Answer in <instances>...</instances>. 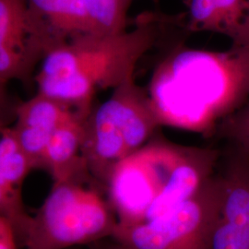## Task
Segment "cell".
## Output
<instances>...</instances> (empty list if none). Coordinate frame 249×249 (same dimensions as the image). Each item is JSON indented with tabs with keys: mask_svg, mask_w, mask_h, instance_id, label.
<instances>
[{
	"mask_svg": "<svg viewBox=\"0 0 249 249\" xmlns=\"http://www.w3.org/2000/svg\"><path fill=\"white\" fill-rule=\"evenodd\" d=\"M215 137L227 144L249 151V101L233 115L219 124Z\"/></svg>",
	"mask_w": 249,
	"mask_h": 249,
	"instance_id": "16",
	"label": "cell"
},
{
	"mask_svg": "<svg viewBox=\"0 0 249 249\" xmlns=\"http://www.w3.org/2000/svg\"></svg>",
	"mask_w": 249,
	"mask_h": 249,
	"instance_id": "21",
	"label": "cell"
},
{
	"mask_svg": "<svg viewBox=\"0 0 249 249\" xmlns=\"http://www.w3.org/2000/svg\"><path fill=\"white\" fill-rule=\"evenodd\" d=\"M160 127L146 88L135 76L92 107L84 121L82 157L92 177L106 187L110 172L120 160L147 142Z\"/></svg>",
	"mask_w": 249,
	"mask_h": 249,
	"instance_id": "5",
	"label": "cell"
},
{
	"mask_svg": "<svg viewBox=\"0 0 249 249\" xmlns=\"http://www.w3.org/2000/svg\"><path fill=\"white\" fill-rule=\"evenodd\" d=\"M216 176L220 198L208 249H249V151L227 144Z\"/></svg>",
	"mask_w": 249,
	"mask_h": 249,
	"instance_id": "8",
	"label": "cell"
},
{
	"mask_svg": "<svg viewBox=\"0 0 249 249\" xmlns=\"http://www.w3.org/2000/svg\"><path fill=\"white\" fill-rule=\"evenodd\" d=\"M248 1H249V0H248Z\"/></svg>",
	"mask_w": 249,
	"mask_h": 249,
	"instance_id": "22",
	"label": "cell"
},
{
	"mask_svg": "<svg viewBox=\"0 0 249 249\" xmlns=\"http://www.w3.org/2000/svg\"><path fill=\"white\" fill-rule=\"evenodd\" d=\"M146 89L160 126L213 137L249 101V46L178 47L156 66Z\"/></svg>",
	"mask_w": 249,
	"mask_h": 249,
	"instance_id": "1",
	"label": "cell"
},
{
	"mask_svg": "<svg viewBox=\"0 0 249 249\" xmlns=\"http://www.w3.org/2000/svg\"><path fill=\"white\" fill-rule=\"evenodd\" d=\"M5 126H7V125L3 123V121H2L1 118H0V131H1Z\"/></svg>",
	"mask_w": 249,
	"mask_h": 249,
	"instance_id": "19",
	"label": "cell"
},
{
	"mask_svg": "<svg viewBox=\"0 0 249 249\" xmlns=\"http://www.w3.org/2000/svg\"><path fill=\"white\" fill-rule=\"evenodd\" d=\"M221 155L217 148L181 145L153 135L107 178L116 228L151 222L196 195L213 177Z\"/></svg>",
	"mask_w": 249,
	"mask_h": 249,
	"instance_id": "2",
	"label": "cell"
},
{
	"mask_svg": "<svg viewBox=\"0 0 249 249\" xmlns=\"http://www.w3.org/2000/svg\"><path fill=\"white\" fill-rule=\"evenodd\" d=\"M0 249H21L13 224L0 216Z\"/></svg>",
	"mask_w": 249,
	"mask_h": 249,
	"instance_id": "17",
	"label": "cell"
},
{
	"mask_svg": "<svg viewBox=\"0 0 249 249\" xmlns=\"http://www.w3.org/2000/svg\"><path fill=\"white\" fill-rule=\"evenodd\" d=\"M88 248L89 249H130L112 237L99 241L90 245Z\"/></svg>",
	"mask_w": 249,
	"mask_h": 249,
	"instance_id": "18",
	"label": "cell"
},
{
	"mask_svg": "<svg viewBox=\"0 0 249 249\" xmlns=\"http://www.w3.org/2000/svg\"><path fill=\"white\" fill-rule=\"evenodd\" d=\"M116 214L104 185L89 172L53 181L45 201L30 215L21 249H73L110 238Z\"/></svg>",
	"mask_w": 249,
	"mask_h": 249,
	"instance_id": "4",
	"label": "cell"
},
{
	"mask_svg": "<svg viewBox=\"0 0 249 249\" xmlns=\"http://www.w3.org/2000/svg\"><path fill=\"white\" fill-rule=\"evenodd\" d=\"M57 45L52 32L32 15L28 0H0V85L30 79Z\"/></svg>",
	"mask_w": 249,
	"mask_h": 249,
	"instance_id": "7",
	"label": "cell"
},
{
	"mask_svg": "<svg viewBox=\"0 0 249 249\" xmlns=\"http://www.w3.org/2000/svg\"><path fill=\"white\" fill-rule=\"evenodd\" d=\"M124 1L126 3V4H127V5H128V4H129V2H130L131 0H124Z\"/></svg>",
	"mask_w": 249,
	"mask_h": 249,
	"instance_id": "20",
	"label": "cell"
},
{
	"mask_svg": "<svg viewBox=\"0 0 249 249\" xmlns=\"http://www.w3.org/2000/svg\"><path fill=\"white\" fill-rule=\"evenodd\" d=\"M94 34L122 33L127 26V7L124 0H84Z\"/></svg>",
	"mask_w": 249,
	"mask_h": 249,
	"instance_id": "12",
	"label": "cell"
},
{
	"mask_svg": "<svg viewBox=\"0 0 249 249\" xmlns=\"http://www.w3.org/2000/svg\"><path fill=\"white\" fill-rule=\"evenodd\" d=\"M12 126L18 142L32 160L35 169L41 166L46 145L54 129L81 115L73 107L37 91L16 109Z\"/></svg>",
	"mask_w": 249,
	"mask_h": 249,
	"instance_id": "9",
	"label": "cell"
},
{
	"mask_svg": "<svg viewBox=\"0 0 249 249\" xmlns=\"http://www.w3.org/2000/svg\"><path fill=\"white\" fill-rule=\"evenodd\" d=\"M187 4L189 30L226 36L224 20L212 0H187Z\"/></svg>",
	"mask_w": 249,
	"mask_h": 249,
	"instance_id": "14",
	"label": "cell"
},
{
	"mask_svg": "<svg viewBox=\"0 0 249 249\" xmlns=\"http://www.w3.org/2000/svg\"><path fill=\"white\" fill-rule=\"evenodd\" d=\"M49 26L59 44L94 34L84 0H53Z\"/></svg>",
	"mask_w": 249,
	"mask_h": 249,
	"instance_id": "11",
	"label": "cell"
},
{
	"mask_svg": "<svg viewBox=\"0 0 249 249\" xmlns=\"http://www.w3.org/2000/svg\"><path fill=\"white\" fill-rule=\"evenodd\" d=\"M222 15L226 36L231 45L249 46V2L248 0H212Z\"/></svg>",
	"mask_w": 249,
	"mask_h": 249,
	"instance_id": "13",
	"label": "cell"
},
{
	"mask_svg": "<svg viewBox=\"0 0 249 249\" xmlns=\"http://www.w3.org/2000/svg\"><path fill=\"white\" fill-rule=\"evenodd\" d=\"M219 198L215 170L203 187L187 201L149 223L116 228L112 238L130 249H208Z\"/></svg>",
	"mask_w": 249,
	"mask_h": 249,
	"instance_id": "6",
	"label": "cell"
},
{
	"mask_svg": "<svg viewBox=\"0 0 249 249\" xmlns=\"http://www.w3.org/2000/svg\"><path fill=\"white\" fill-rule=\"evenodd\" d=\"M163 18L146 13L130 31L88 34L55 45L36 73L37 91L87 116L101 89H114L135 76L143 55L156 45Z\"/></svg>",
	"mask_w": 249,
	"mask_h": 249,
	"instance_id": "3",
	"label": "cell"
},
{
	"mask_svg": "<svg viewBox=\"0 0 249 249\" xmlns=\"http://www.w3.org/2000/svg\"><path fill=\"white\" fill-rule=\"evenodd\" d=\"M85 119L75 118L58 126L51 135L40 169L48 172L53 181L89 171L82 157Z\"/></svg>",
	"mask_w": 249,
	"mask_h": 249,
	"instance_id": "10",
	"label": "cell"
},
{
	"mask_svg": "<svg viewBox=\"0 0 249 249\" xmlns=\"http://www.w3.org/2000/svg\"><path fill=\"white\" fill-rule=\"evenodd\" d=\"M0 216L13 224L18 239L26 226L30 214L27 213L22 201V191L10 187L0 175Z\"/></svg>",
	"mask_w": 249,
	"mask_h": 249,
	"instance_id": "15",
	"label": "cell"
}]
</instances>
